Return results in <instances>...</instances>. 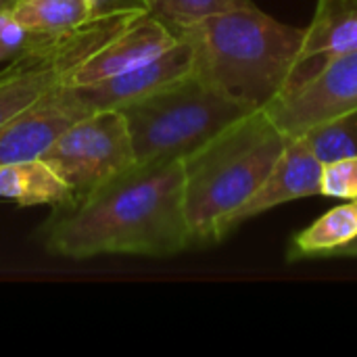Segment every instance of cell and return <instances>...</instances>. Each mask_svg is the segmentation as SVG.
Masks as SVG:
<instances>
[{
  "label": "cell",
  "mask_w": 357,
  "mask_h": 357,
  "mask_svg": "<svg viewBox=\"0 0 357 357\" xmlns=\"http://www.w3.org/2000/svg\"><path fill=\"white\" fill-rule=\"evenodd\" d=\"M249 0H149L146 8L163 19L176 33L207 17L247 4Z\"/></svg>",
  "instance_id": "cell-17"
},
{
  "label": "cell",
  "mask_w": 357,
  "mask_h": 357,
  "mask_svg": "<svg viewBox=\"0 0 357 357\" xmlns=\"http://www.w3.org/2000/svg\"><path fill=\"white\" fill-rule=\"evenodd\" d=\"M301 138L322 165L357 157V111L310 128Z\"/></svg>",
  "instance_id": "cell-16"
},
{
  "label": "cell",
  "mask_w": 357,
  "mask_h": 357,
  "mask_svg": "<svg viewBox=\"0 0 357 357\" xmlns=\"http://www.w3.org/2000/svg\"><path fill=\"white\" fill-rule=\"evenodd\" d=\"M90 113L73 86H56L0 128V165L42 159L56 138Z\"/></svg>",
  "instance_id": "cell-8"
},
{
  "label": "cell",
  "mask_w": 357,
  "mask_h": 357,
  "mask_svg": "<svg viewBox=\"0 0 357 357\" xmlns=\"http://www.w3.org/2000/svg\"><path fill=\"white\" fill-rule=\"evenodd\" d=\"M287 140L268 113L257 109L182 161L192 245L218 243L232 230L236 211L268 178Z\"/></svg>",
  "instance_id": "cell-3"
},
{
  "label": "cell",
  "mask_w": 357,
  "mask_h": 357,
  "mask_svg": "<svg viewBox=\"0 0 357 357\" xmlns=\"http://www.w3.org/2000/svg\"><path fill=\"white\" fill-rule=\"evenodd\" d=\"M29 36L10 15V8L0 10V63L10 61L25 44Z\"/></svg>",
  "instance_id": "cell-19"
},
{
  "label": "cell",
  "mask_w": 357,
  "mask_h": 357,
  "mask_svg": "<svg viewBox=\"0 0 357 357\" xmlns=\"http://www.w3.org/2000/svg\"><path fill=\"white\" fill-rule=\"evenodd\" d=\"M13 2H15V0H0V10L10 8V6H13Z\"/></svg>",
  "instance_id": "cell-21"
},
{
  "label": "cell",
  "mask_w": 357,
  "mask_h": 357,
  "mask_svg": "<svg viewBox=\"0 0 357 357\" xmlns=\"http://www.w3.org/2000/svg\"><path fill=\"white\" fill-rule=\"evenodd\" d=\"M144 13H149L144 4L98 6L92 17L67 31L29 36L0 69V128L56 86H65L82 63Z\"/></svg>",
  "instance_id": "cell-5"
},
{
  "label": "cell",
  "mask_w": 357,
  "mask_h": 357,
  "mask_svg": "<svg viewBox=\"0 0 357 357\" xmlns=\"http://www.w3.org/2000/svg\"><path fill=\"white\" fill-rule=\"evenodd\" d=\"M335 255H356L357 257V236L351 243H347L345 247H341Z\"/></svg>",
  "instance_id": "cell-20"
},
{
  "label": "cell",
  "mask_w": 357,
  "mask_h": 357,
  "mask_svg": "<svg viewBox=\"0 0 357 357\" xmlns=\"http://www.w3.org/2000/svg\"><path fill=\"white\" fill-rule=\"evenodd\" d=\"M287 138L357 111V50L331 59L297 88L280 94L266 109Z\"/></svg>",
  "instance_id": "cell-7"
},
{
  "label": "cell",
  "mask_w": 357,
  "mask_h": 357,
  "mask_svg": "<svg viewBox=\"0 0 357 357\" xmlns=\"http://www.w3.org/2000/svg\"><path fill=\"white\" fill-rule=\"evenodd\" d=\"M82 199L136 163L126 117L119 109L90 111L69 126L42 157Z\"/></svg>",
  "instance_id": "cell-6"
},
{
  "label": "cell",
  "mask_w": 357,
  "mask_h": 357,
  "mask_svg": "<svg viewBox=\"0 0 357 357\" xmlns=\"http://www.w3.org/2000/svg\"><path fill=\"white\" fill-rule=\"evenodd\" d=\"M326 197L357 199V157H347L324 165L322 169V192Z\"/></svg>",
  "instance_id": "cell-18"
},
{
  "label": "cell",
  "mask_w": 357,
  "mask_h": 357,
  "mask_svg": "<svg viewBox=\"0 0 357 357\" xmlns=\"http://www.w3.org/2000/svg\"><path fill=\"white\" fill-rule=\"evenodd\" d=\"M0 197L21 207L61 205L71 201V188L44 159H31L0 165Z\"/></svg>",
  "instance_id": "cell-13"
},
{
  "label": "cell",
  "mask_w": 357,
  "mask_h": 357,
  "mask_svg": "<svg viewBox=\"0 0 357 357\" xmlns=\"http://www.w3.org/2000/svg\"><path fill=\"white\" fill-rule=\"evenodd\" d=\"M195 52V71L226 96L257 111L287 88L303 29L276 21L251 0L178 31Z\"/></svg>",
  "instance_id": "cell-2"
},
{
  "label": "cell",
  "mask_w": 357,
  "mask_h": 357,
  "mask_svg": "<svg viewBox=\"0 0 357 357\" xmlns=\"http://www.w3.org/2000/svg\"><path fill=\"white\" fill-rule=\"evenodd\" d=\"M322 169L324 165L307 149L301 138H289L276 165L255 190V195L236 211L232 230L243 222L278 207L282 203L314 197L322 192Z\"/></svg>",
  "instance_id": "cell-12"
},
{
  "label": "cell",
  "mask_w": 357,
  "mask_h": 357,
  "mask_svg": "<svg viewBox=\"0 0 357 357\" xmlns=\"http://www.w3.org/2000/svg\"><path fill=\"white\" fill-rule=\"evenodd\" d=\"M136 163L184 161L253 109L226 96L195 69L119 109Z\"/></svg>",
  "instance_id": "cell-4"
},
{
  "label": "cell",
  "mask_w": 357,
  "mask_h": 357,
  "mask_svg": "<svg viewBox=\"0 0 357 357\" xmlns=\"http://www.w3.org/2000/svg\"><path fill=\"white\" fill-rule=\"evenodd\" d=\"M96 8L90 0H15L10 15L27 36H52L84 23Z\"/></svg>",
  "instance_id": "cell-14"
},
{
  "label": "cell",
  "mask_w": 357,
  "mask_h": 357,
  "mask_svg": "<svg viewBox=\"0 0 357 357\" xmlns=\"http://www.w3.org/2000/svg\"><path fill=\"white\" fill-rule=\"evenodd\" d=\"M351 50H357V0H318L284 92L303 84L331 59Z\"/></svg>",
  "instance_id": "cell-11"
},
{
  "label": "cell",
  "mask_w": 357,
  "mask_h": 357,
  "mask_svg": "<svg viewBox=\"0 0 357 357\" xmlns=\"http://www.w3.org/2000/svg\"><path fill=\"white\" fill-rule=\"evenodd\" d=\"M90 2H92L94 6H100V4H102L105 0H90ZM146 2H149V0H142V4H144V6H146Z\"/></svg>",
  "instance_id": "cell-22"
},
{
  "label": "cell",
  "mask_w": 357,
  "mask_h": 357,
  "mask_svg": "<svg viewBox=\"0 0 357 357\" xmlns=\"http://www.w3.org/2000/svg\"><path fill=\"white\" fill-rule=\"evenodd\" d=\"M44 245L67 259L169 257L192 245L184 209V165L134 163L48 226Z\"/></svg>",
  "instance_id": "cell-1"
},
{
  "label": "cell",
  "mask_w": 357,
  "mask_h": 357,
  "mask_svg": "<svg viewBox=\"0 0 357 357\" xmlns=\"http://www.w3.org/2000/svg\"><path fill=\"white\" fill-rule=\"evenodd\" d=\"M195 69V52L188 40L180 38L167 50L157 54L155 59L117 73L113 77L73 86L79 98L90 107V111L98 109H121L138 98H144L167 84L188 75Z\"/></svg>",
  "instance_id": "cell-9"
},
{
  "label": "cell",
  "mask_w": 357,
  "mask_h": 357,
  "mask_svg": "<svg viewBox=\"0 0 357 357\" xmlns=\"http://www.w3.org/2000/svg\"><path fill=\"white\" fill-rule=\"evenodd\" d=\"M357 236V199L331 209L312 226L301 230L291 247V257L335 255Z\"/></svg>",
  "instance_id": "cell-15"
},
{
  "label": "cell",
  "mask_w": 357,
  "mask_h": 357,
  "mask_svg": "<svg viewBox=\"0 0 357 357\" xmlns=\"http://www.w3.org/2000/svg\"><path fill=\"white\" fill-rule=\"evenodd\" d=\"M180 36L151 10L132 21L115 38L102 44L86 63H82L65 86H86L117 73L130 71L176 44Z\"/></svg>",
  "instance_id": "cell-10"
}]
</instances>
